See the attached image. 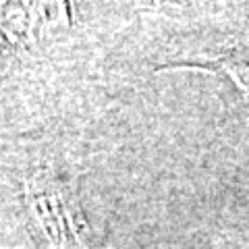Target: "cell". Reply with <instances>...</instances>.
Returning <instances> with one entry per match:
<instances>
[{"label": "cell", "instance_id": "cell-1", "mask_svg": "<svg viewBox=\"0 0 249 249\" xmlns=\"http://www.w3.org/2000/svg\"><path fill=\"white\" fill-rule=\"evenodd\" d=\"M25 191L44 249H89L79 204L65 185L50 173H37Z\"/></svg>", "mask_w": 249, "mask_h": 249}, {"label": "cell", "instance_id": "cell-2", "mask_svg": "<svg viewBox=\"0 0 249 249\" xmlns=\"http://www.w3.org/2000/svg\"><path fill=\"white\" fill-rule=\"evenodd\" d=\"M69 23V6L58 2L0 4V58L27 50Z\"/></svg>", "mask_w": 249, "mask_h": 249}]
</instances>
